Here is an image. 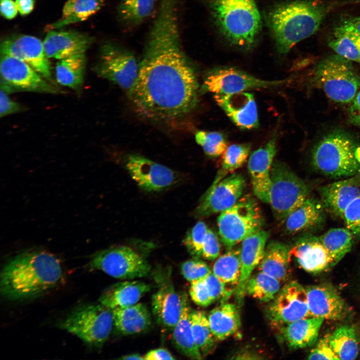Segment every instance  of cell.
<instances>
[{
  "label": "cell",
  "instance_id": "6da1fadb",
  "mask_svg": "<svg viewBox=\"0 0 360 360\" xmlns=\"http://www.w3.org/2000/svg\"><path fill=\"white\" fill-rule=\"evenodd\" d=\"M176 6L173 0L161 2L128 94L137 112L151 120L180 118L198 102V80L181 46Z\"/></svg>",
  "mask_w": 360,
  "mask_h": 360
},
{
  "label": "cell",
  "instance_id": "7a4b0ae2",
  "mask_svg": "<svg viewBox=\"0 0 360 360\" xmlns=\"http://www.w3.org/2000/svg\"><path fill=\"white\" fill-rule=\"evenodd\" d=\"M64 272L53 254L30 248L8 260L0 275V292L12 300H25L43 295L60 286Z\"/></svg>",
  "mask_w": 360,
  "mask_h": 360
},
{
  "label": "cell",
  "instance_id": "3957f363",
  "mask_svg": "<svg viewBox=\"0 0 360 360\" xmlns=\"http://www.w3.org/2000/svg\"><path fill=\"white\" fill-rule=\"evenodd\" d=\"M331 8L320 0H298L280 4L268 16V22L281 54L318 29Z\"/></svg>",
  "mask_w": 360,
  "mask_h": 360
},
{
  "label": "cell",
  "instance_id": "277c9868",
  "mask_svg": "<svg viewBox=\"0 0 360 360\" xmlns=\"http://www.w3.org/2000/svg\"><path fill=\"white\" fill-rule=\"evenodd\" d=\"M217 26L234 45L248 50L261 28L260 16L254 0H206Z\"/></svg>",
  "mask_w": 360,
  "mask_h": 360
},
{
  "label": "cell",
  "instance_id": "5b68a950",
  "mask_svg": "<svg viewBox=\"0 0 360 360\" xmlns=\"http://www.w3.org/2000/svg\"><path fill=\"white\" fill-rule=\"evenodd\" d=\"M358 145L353 137L342 130L324 136L314 146L312 161L314 168L332 178H348L360 173L355 156Z\"/></svg>",
  "mask_w": 360,
  "mask_h": 360
},
{
  "label": "cell",
  "instance_id": "8992f818",
  "mask_svg": "<svg viewBox=\"0 0 360 360\" xmlns=\"http://www.w3.org/2000/svg\"><path fill=\"white\" fill-rule=\"evenodd\" d=\"M310 82L332 100L340 104L351 102L360 88V76L352 61L337 54L317 64Z\"/></svg>",
  "mask_w": 360,
  "mask_h": 360
},
{
  "label": "cell",
  "instance_id": "52a82bcc",
  "mask_svg": "<svg viewBox=\"0 0 360 360\" xmlns=\"http://www.w3.org/2000/svg\"><path fill=\"white\" fill-rule=\"evenodd\" d=\"M58 325L88 346L100 348L108 340L114 326L112 310L100 303L80 304Z\"/></svg>",
  "mask_w": 360,
  "mask_h": 360
},
{
  "label": "cell",
  "instance_id": "ba28073f",
  "mask_svg": "<svg viewBox=\"0 0 360 360\" xmlns=\"http://www.w3.org/2000/svg\"><path fill=\"white\" fill-rule=\"evenodd\" d=\"M270 203L276 219L284 222L308 196L310 188L287 165L273 162L270 170Z\"/></svg>",
  "mask_w": 360,
  "mask_h": 360
},
{
  "label": "cell",
  "instance_id": "9c48e42d",
  "mask_svg": "<svg viewBox=\"0 0 360 360\" xmlns=\"http://www.w3.org/2000/svg\"><path fill=\"white\" fill-rule=\"evenodd\" d=\"M218 233L228 250L261 230L263 218L256 202L245 196L230 208L220 212L217 220Z\"/></svg>",
  "mask_w": 360,
  "mask_h": 360
},
{
  "label": "cell",
  "instance_id": "30bf717a",
  "mask_svg": "<svg viewBox=\"0 0 360 360\" xmlns=\"http://www.w3.org/2000/svg\"><path fill=\"white\" fill-rule=\"evenodd\" d=\"M88 266L90 270H100L122 280L146 276L151 269L146 260L132 248L125 246L96 252L90 258Z\"/></svg>",
  "mask_w": 360,
  "mask_h": 360
},
{
  "label": "cell",
  "instance_id": "8fae6325",
  "mask_svg": "<svg viewBox=\"0 0 360 360\" xmlns=\"http://www.w3.org/2000/svg\"><path fill=\"white\" fill-rule=\"evenodd\" d=\"M288 81L289 79L266 80L235 68L218 67L212 69L206 74L200 92L228 94L281 86Z\"/></svg>",
  "mask_w": 360,
  "mask_h": 360
},
{
  "label": "cell",
  "instance_id": "7c38bea8",
  "mask_svg": "<svg viewBox=\"0 0 360 360\" xmlns=\"http://www.w3.org/2000/svg\"><path fill=\"white\" fill-rule=\"evenodd\" d=\"M95 68L99 76L118 84L129 94L137 80L139 63L132 52L108 44L102 47Z\"/></svg>",
  "mask_w": 360,
  "mask_h": 360
},
{
  "label": "cell",
  "instance_id": "4fadbf2b",
  "mask_svg": "<svg viewBox=\"0 0 360 360\" xmlns=\"http://www.w3.org/2000/svg\"><path fill=\"white\" fill-rule=\"evenodd\" d=\"M0 88L6 92L14 90L58 94L62 91L30 65L16 58L1 55Z\"/></svg>",
  "mask_w": 360,
  "mask_h": 360
},
{
  "label": "cell",
  "instance_id": "5bb4252c",
  "mask_svg": "<svg viewBox=\"0 0 360 360\" xmlns=\"http://www.w3.org/2000/svg\"><path fill=\"white\" fill-rule=\"evenodd\" d=\"M267 316L273 324L282 326L294 321L312 316L306 289L296 281L285 284L271 301Z\"/></svg>",
  "mask_w": 360,
  "mask_h": 360
},
{
  "label": "cell",
  "instance_id": "9a60e30c",
  "mask_svg": "<svg viewBox=\"0 0 360 360\" xmlns=\"http://www.w3.org/2000/svg\"><path fill=\"white\" fill-rule=\"evenodd\" d=\"M245 186L244 176L236 173L213 182L196 208L194 216L206 217L230 208L241 198Z\"/></svg>",
  "mask_w": 360,
  "mask_h": 360
},
{
  "label": "cell",
  "instance_id": "2e32d148",
  "mask_svg": "<svg viewBox=\"0 0 360 360\" xmlns=\"http://www.w3.org/2000/svg\"><path fill=\"white\" fill-rule=\"evenodd\" d=\"M0 52L1 55L12 56L26 62L54 84L50 63L45 54L43 42L38 38L28 35L9 38L2 42Z\"/></svg>",
  "mask_w": 360,
  "mask_h": 360
},
{
  "label": "cell",
  "instance_id": "e0dca14e",
  "mask_svg": "<svg viewBox=\"0 0 360 360\" xmlns=\"http://www.w3.org/2000/svg\"><path fill=\"white\" fill-rule=\"evenodd\" d=\"M126 167L138 186L146 191H160L176 181V174L173 170L138 154L127 157Z\"/></svg>",
  "mask_w": 360,
  "mask_h": 360
},
{
  "label": "cell",
  "instance_id": "ac0fdd59",
  "mask_svg": "<svg viewBox=\"0 0 360 360\" xmlns=\"http://www.w3.org/2000/svg\"><path fill=\"white\" fill-rule=\"evenodd\" d=\"M277 140L276 135L272 137L252 153L248 162L254 192L259 200L266 204L270 203V170L276 152Z\"/></svg>",
  "mask_w": 360,
  "mask_h": 360
},
{
  "label": "cell",
  "instance_id": "d6986e66",
  "mask_svg": "<svg viewBox=\"0 0 360 360\" xmlns=\"http://www.w3.org/2000/svg\"><path fill=\"white\" fill-rule=\"evenodd\" d=\"M214 96L216 104L238 127L244 130L258 127L257 106L252 94L244 92Z\"/></svg>",
  "mask_w": 360,
  "mask_h": 360
},
{
  "label": "cell",
  "instance_id": "ffe728a7",
  "mask_svg": "<svg viewBox=\"0 0 360 360\" xmlns=\"http://www.w3.org/2000/svg\"><path fill=\"white\" fill-rule=\"evenodd\" d=\"M306 289L312 316L336 320L346 316L348 312L346 304L332 286L320 284L308 286Z\"/></svg>",
  "mask_w": 360,
  "mask_h": 360
},
{
  "label": "cell",
  "instance_id": "44dd1931",
  "mask_svg": "<svg viewBox=\"0 0 360 360\" xmlns=\"http://www.w3.org/2000/svg\"><path fill=\"white\" fill-rule=\"evenodd\" d=\"M319 192L324 209L342 219L346 208L360 195V173L323 186Z\"/></svg>",
  "mask_w": 360,
  "mask_h": 360
},
{
  "label": "cell",
  "instance_id": "7402d4cb",
  "mask_svg": "<svg viewBox=\"0 0 360 360\" xmlns=\"http://www.w3.org/2000/svg\"><path fill=\"white\" fill-rule=\"evenodd\" d=\"M268 233L260 230L242 242L240 249L241 274L235 290L236 301L240 305L245 295V287L254 268L259 265L264 254Z\"/></svg>",
  "mask_w": 360,
  "mask_h": 360
},
{
  "label": "cell",
  "instance_id": "603a6c76",
  "mask_svg": "<svg viewBox=\"0 0 360 360\" xmlns=\"http://www.w3.org/2000/svg\"><path fill=\"white\" fill-rule=\"evenodd\" d=\"M183 294L179 295L170 281L163 282L152 298V310L157 322L173 329L181 315Z\"/></svg>",
  "mask_w": 360,
  "mask_h": 360
},
{
  "label": "cell",
  "instance_id": "cb8c5ba5",
  "mask_svg": "<svg viewBox=\"0 0 360 360\" xmlns=\"http://www.w3.org/2000/svg\"><path fill=\"white\" fill-rule=\"evenodd\" d=\"M291 252L299 266L308 272H321L333 266L318 236L307 234L300 238L291 248Z\"/></svg>",
  "mask_w": 360,
  "mask_h": 360
},
{
  "label": "cell",
  "instance_id": "d4e9b609",
  "mask_svg": "<svg viewBox=\"0 0 360 360\" xmlns=\"http://www.w3.org/2000/svg\"><path fill=\"white\" fill-rule=\"evenodd\" d=\"M92 38L83 33L68 31L49 32L43 42L47 57L61 60L76 54L84 53Z\"/></svg>",
  "mask_w": 360,
  "mask_h": 360
},
{
  "label": "cell",
  "instance_id": "484cf974",
  "mask_svg": "<svg viewBox=\"0 0 360 360\" xmlns=\"http://www.w3.org/2000/svg\"><path fill=\"white\" fill-rule=\"evenodd\" d=\"M152 288L150 284L140 280H126L112 285L100 295L99 302L112 309L134 305Z\"/></svg>",
  "mask_w": 360,
  "mask_h": 360
},
{
  "label": "cell",
  "instance_id": "4316f807",
  "mask_svg": "<svg viewBox=\"0 0 360 360\" xmlns=\"http://www.w3.org/2000/svg\"><path fill=\"white\" fill-rule=\"evenodd\" d=\"M324 320L316 316L300 319L280 326V333L290 348L297 349L308 347L317 340Z\"/></svg>",
  "mask_w": 360,
  "mask_h": 360
},
{
  "label": "cell",
  "instance_id": "83f0119b",
  "mask_svg": "<svg viewBox=\"0 0 360 360\" xmlns=\"http://www.w3.org/2000/svg\"><path fill=\"white\" fill-rule=\"evenodd\" d=\"M114 326L123 335L146 332L152 324L151 314L147 306L142 303L112 310Z\"/></svg>",
  "mask_w": 360,
  "mask_h": 360
},
{
  "label": "cell",
  "instance_id": "f1b7e54d",
  "mask_svg": "<svg viewBox=\"0 0 360 360\" xmlns=\"http://www.w3.org/2000/svg\"><path fill=\"white\" fill-rule=\"evenodd\" d=\"M324 208L320 200L308 196L284 221V231L294 234L316 226L324 217Z\"/></svg>",
  "mask_w": 360,
  "mask_h": 360
},
{
  "label": "cell",
  "instance_id": "f546056e",
  "mask_svg": "<svg viewBox=\"0 0 360 360\" xmlns=\"http://www.w3.org/2000/svg\"><path fill=\"white\" fill-rule=\"evenodd\" d=\"M291 248L286 244L272 241L266 246L263 257L258 266L259 270L278 280L284 282L290 274Z\"/></svg>",
  "mask_w": 360,
  "mask_h": 360
},
{
  "label": "cell",
  "instance_id": "4dcf8cb0",
  "mask_svg": "<svg viewBox=\"0 0 360 360\" xmlns=\"http://www.w3.org/2000/svg\"><path fill=\"white\" fill-rule=\"evenodd\" d=\"M211 330L218 340H224L236 333L241 322L236 305L224 302L211 310L208 316Z\"/></svg>",
  "mask_w": 360,
  "mask_h": 360
},
{
  "label": "cell",
  "instance_id": "1f68e13d",
  "mask_svg": "<svg viewBox=\"0 0 360 360\" xmlns=\"http://www.w3.org/2000/svg\"><path fill=\"white\" fill-rule=\"evenodd\" d=\"M190 308L187 295L184 294L181 315L172 329V340L176 348L183 355L193 360H202L203 356L192 335Z\"/></svg>",
  "mask_w": 360,
  "mask_h": 360
},
{
  "label": "cell",
  "instance_id": "d6a6232c",
  "mask_svg": "<svg viewBox=\"0 0 360 360\" xmlns=\"http://www.w3.org/2000/svg\"><path fill=\"white\" fill-rule=\"evenodd\" d=\"M86 65L84 53L60 60L56 67L57 82L75 90H80L84 83Z\"/></svg>",
  "mask_w": 360,
  "mask_h": 360
},
{
  "label": "cell",
  "instance_id": "836d02e7",
  "mask_svg": "<svg viewBox=\"0 0 360 360\" xmlns=\"http://www.w3.org/2000/svg\"><path fill=\"white\" fill-rule=\"evenodd\" d=\"M104 2V0H68L63 8L62 18L50 28H60L85 20L98 12Z\"/></svg>",
  "mask_w": 360,
  "mask_h": 360
},
{
  "label": "cell",
  "instance_id": "e575fe53",
  "mask_svg": "<svg viewBox=\"0 0 360 360\" xmlns=\"http://www.w3.org/2000/svg\"><path fill=\"white\" fill-rule=\"evenodd\" d=\"M212 272L226 286L236 290L241 274L240 249L232 248L218 257Z\"/></svg>",
  "mask_w": 360,
  "mask_h": 360
},
{
  "label": "cell",
  "instance_id": "d590c367",
  "mask_svg": "<svg viewBox=\"0 0 360 360\" xmlns=\"http://www.w3.org/2000/svg\"><path fill=\"white\" fill-rule=\"evenodd\" d=\"M329 344L340 360H354L358 354V342L356 328L344 325L328 336Z\"/></svg>",
  "mask_w": 360,
  "mask_h": 360
},
{
  "label": "cell",
  "instance_id": "8d00e7d4",
  "mask_svg": "<svg viewBox=\"0 0 360 360\" xmlns=\"http://www.w3.org/2000/svg\"><path fill=\"white\" fill-rule=\"evenodd\" d=\"M354 236L346 228H332L318 236L320 242L330 254L333 266L350 250Z\"/></svg>",
  "mask_w": 360,
  "mask_h": 360
},
{
  "label": "cell",
  "instance_id": "74e56055",
  "mask_svg": "<svg viewBox=\"0 0 360 360\" xmlns=\"http://www.w3.org/2000/svg\"><path fill=\"white\" fill-rule=\"evenodd\" d=\"M280 289V282L260 271L248 279L245 287V295L262 302L272 300Z\"/></svg>",
  "mask_w": 360,
  "mask_h": 360
},
{
  "label": "cell",
  "instance_id": "f35d334b",
  "mask_svg": "<svg viewBox=\"0 0 360 360\" xmlns=\"http://www.w3.org/2000/svg\"><path fill=\"white\" fill-rule=\"evenodd\" d=\"M190 322L194 342L203 357L206 356L214 349L216 340L211 330L208 316L203 311L192 310Z\"/></svg>",
  "mask_w": 360,
  "mask_h": 360
},
{
  "label": "cell",
  "instance_id": "ab89813d",
  "mask_svg": "<svg viewBox=\"0 0 360 360\" xmlns=\"http://www.w3.org/2000/svg\"><path fill=\"white\" fill-rule=\"evenodd\" d=\"M154 0H121L118 14L126 24L136 25L140 23L152 14Z\"/></svg>",
  "mask_w": 360,
  "mask_h": 360
},
{
  "label": "cell",
  "instance_id": "60d3db41",
  "mask_svg": "<svg viewBox=\"0 0 360 360\" xmlns=\"http://www.w3.org/2000/svg\"><path fill=\"white\" fill-rule=\"evenodd\" d=\"M328 45L337 54L360 64V49L340 24L334 29L329 39Z\"/></svg>",
  "mask_w": 360,
  "mask_h": 360
},
{
  "label": "cell",
  "instance_id": "b9f144b4",
  "mask_svg": "<svg viewBox=\"0 0 360 360\" xmlns=\"http://www.w3.org/2000/svg\"><path fill=\"white\" fill-rule=\"evenodd\" d=\"M251 149L248 143L235 144L228 146L223 154L221 168L214 182L241 167L246 162Z\"/></svg>",
  "mask_w": 360,
  "mask_h": 360
},
{
  "label": "cell",
  "instance_id": "7bdbcfd3",
  "mask_svg": "<svg viewBox=\"0 0 360 360\" xmlns=\"http://www.w3.org/2000/svg\"><path fill=\"white\" fill-rule=\"evenodd\" d=\"M195 140L204 153L212 158L222 154L228 148L226 136L219 132L199 130L195 134Z\"/></svg>",
  "mask_w": 360,
  "mask_h": 360
},
{
  "label": "cell",
  "instance_id": "ee69618b",
  "mask_svg": "<svg viewBox=\"0 0 360 360\" xmlns=\"http://www.w3.org/2000/svg\"><path fill=\"white\" fill-rule=\"evenodd\" d=\"M208 230L206 224L200 221L187 232L184 243L194 258L202 256V247Z\"/></svg>",
  "mask_w": 360,
  "mask_h": 360
},
{
  "label": "cell",
  "instance_id": "f6af8a7d",
  "mask_svg": "<svg viewBox=\"0 0 360 360\" xmlns=\"http://www.w3.org/2000/svg\"><path fill=\"white\" fill-rule=\"evenodd\" d=\"M180 268L184 278L190 282L204 278L211 272L205 262L195 258L184 262Z\"/></svg>",
  "mask_w": 360,
  "mask_h": 360
},
{
  "label": "cell",
  "instance_id": "bcb514c9",
  "mask_svg": "<svg viewBox=\"0 0 360 360\" xmlns=\"http://www.w3.org/2000/svg\"><path fill=\"white\" fill-rule=\"evenodd\" d=\"M204 280L209 294L214 302L216 300H224L229 298L235 290L230 288L222 282L212 272L206 277Z\"/></svg>",
  "mask_w": 360,
  "mask_h": 360
},
{
  "label": "cell",
  "instance_id": "7dc6e473",
  "mask_svg": "<svg viewBox=\"0 0 360 360\" xmlns=\"http://www.w3.org/2000/svg\"><path fill=\"white\" fill-rule=\"evenodd\" d=\"M342 219L346 228L356 237H360V195L346 208Z\"/></svg>",
  "mask_w": 360,
  "mask_h": 360
},
{
  "label": "cell",
  "instance_id": "c3c4849f",
  "mask_svg": "<svg viewBox=\"0 0 360 360\" xmlns=\"http://www.w3.org/2000/svg\"><path fill=\"white\" fill-rule=\"evenodd\" d=\"M190 282L189 294L196 304L205 307L214 302L206 286L204 278Z\"/></svg>",
  "mask_w": 360,
  "mask_h": 360
},
{
  "label": "cell",
  "instance_id": "681fc988",
  "mask_svg": "<svg viewBox=\"0 0 360 360\" xmlns=\"http://www.w3.org/2000/svg\"><path fill=\"white\" fill-rule=\"evenodd\" d=\"M220 250L218 236L212 230L208 229L203 243L202 257L208 260H214L219 256Z\"/></svg>",
  "mask_w": 360,
  "mask_h": 360
},
{
  "label": "cell",
  "instance_id": "f907efd6",
  "mask_svg": "<svg viewBox=\"0 0 360 360\" xmlns=\"http://www.w3.org/2000/svg\"><path fill=\"white\" fill-rule=\"evenodd\" d=\"M328 336L326 335L311 350L308 360H340L329 344Z\"/></svg>",
  "mask_w": 360,
  "mask_h": 360
},
{
  "label": "cell",
  "instance_id": "816d5d0a",
  "mask_svg": "<svg viewBox=\"0 0 360 360\" xmlns=\"http://www.w3.org/2000/svg\"><path fill=\"white\" fill-rule=\"evenodd\" d=\"M20 105L12 100L7 92L2 89L0 92V116L1 118L16 113L20 110Z\"/></svg>",
  "mask_w": 360,
  "mask_h": 360
},
{
  "label": "cell",
  "instance_id": "f5cc1de1",
  "mask_svg": "<svg viewBox=\"0 0 360 360\" xmlns=\"http://www.w3.org/2000/svg\"><path fill=\"white\" fill-rule=\"evenodd\" d=\"M340 24L350 34L360 49V16L347 20Z\"/></svg>",
  "mask_w": 360,
  "mask_h": 360
},
{
  "label": "cell",
  "instance_id": "db71d44e",
  "mask_svg": "<svg viewBox=\"0 0 360 360\" xmlns=\"http://www.w3.org/2000/svg\"><path fill=\"white\" fill-rule=\"evenodd\" d=\"M348 118L352 124L360 127V90L351 102L348 110Z\"/></svg>",
  "mask_w": 360,
  "mask_h": 360
},
{
  "label": "cell",
  "instance_id": "11a10c76",
  "mask_svg": "<svg viewBox=\"0 0 360 360\" xmlns=\"http://www.w3.org/2000/svg\"><path fill=\"white\" fill-rule=\"evenodd\" d=\"M18 12L16 2L13 0H0V12L6 18H14Z\"/></svg>",
  "mask_w": 360,
  "mask_h": 360
},
{
  "label": "cell",
  "instance_id": "9f6ffc18",
  "mask_svg": "<svg viewBox=\"0 0 360 360\" xmlns=\"http://www.w3.org/2000/svg\"><path fill=\"white\" fill-rule=\"evenodd\" d=\"M174 359L175 358L168 350L161 348L151 350L144 356V360H148Z\"/></svg>",
  "mask_w": 360,
  "mask_h": 360
},
{
  "label": "cell",
  "instance_id": "6f0895ef",
  "mask_svg": "<svg viewBox=\"0 0 360 360\" xmlns=\"http://www.w3.org/2000/svg\"><path fill=\"white\" fill-rule=\"evenodd\" d=\"M15 2L18 11L21 15L29 14L34 8V0H16Z\"/></svg>",
  "mask_w": 360,
  "mask_h": 360
},
{
  "label": "cell",
  "instance_id": "680465c9",
  "mask_svg": "<svg viewBox=\"0 0 360 360\" xmlns=\"http://www.w3.org/2000/svg\"><path fill=\"white\" fill-rule=\"evenodd\" d=\"M120 358L122 360H144V356L138 354H132L124 356Z\"/></svg>",
  "mask_w": 360,
  "mask_h": 360
},
{
  "label": "cell",
  "instance_id": "91938a15",
  "mask_svg": "<svg viewBox=\"0 0 360 360\" xmlns=\"http://www.w3.org/2000/svg\"><path fill=\"white\" fill-rule=\"evenodd\" d=\"M355 156L357 160L360 164V146H358L356 148L355 152Z\"/></svg>",
  "mask_w": 360,
  "mask_h": 360
}]
</instances>
